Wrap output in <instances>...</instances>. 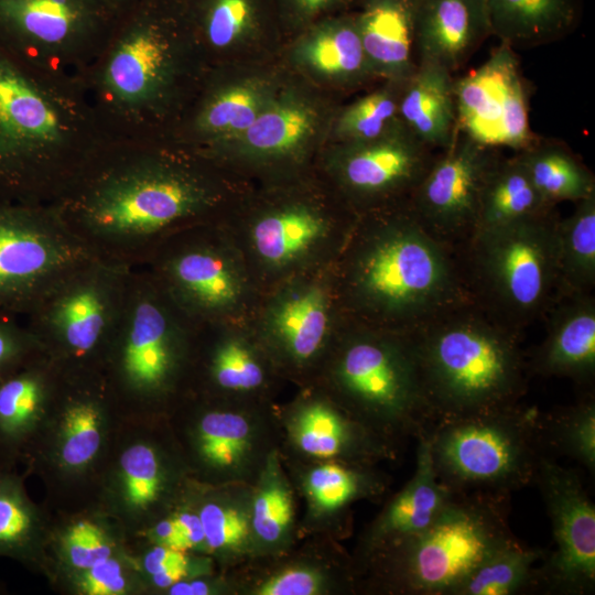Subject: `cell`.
I'll return each mask as SVG.
<instances>
[{"label":"cell","instance_id":"cell-21","mask_svg":"<svg viewBox=\"0 0 595 595\" xmlns=\"http://www.w3.org/2000/svg\"><path fill=\"white\" fill-rule=\"evenodd\" d=\"M64 383L61 371L41 350L0 377V466L8 467L28 442Z\"/></svg>","mask_w":595,"mask_h":595},{"label":"cell","instance_id":"cell-14","mask_svg":"<svg viewBox=\"0 0 595 595\" xmlns=\"http://www.w3.org/2000/svg\"><path fill=\"white\" fill-rule=\"evenodd\" d=\"M93 259L48 205L0 199V313L23 318Z\"/></svg>","mask_w":595,"mask_h":595},{"label":"cell","instance_id":"cell-44","mask_svg":"<svg viewBox=\"0 0 595 595\" xmlns=\"http://www.w3.org/2000/svg\"><path fill=\"white\" fill-rule=\"evenodd\" d=\"M205 544L212 549L240 545L248 536V521L236 508L219 502H207L198 511Z\"/></svg>","mask_w":595,"mask_h":595},{"label":"cell","instance_id":"cell-4","mask_svg":"<svg viewBox=\"0 0 595 595\" xmlns=\"http://www.w3.org/2000/svg\"><path fill=\"white\" fill-rule=\"evenodd\" d=\"M241 196L220 221L261 293L333 266L358 215L328 185Z\"/></svg>","mask_w":595,"mask_h":595},{"label":"cell","instance_id":"cell-11","mask_svg":"<svg viewBox=\"0 0 595 595\" xmlns=\"http://www.w3.org/2000/svg\"><path fill=\"white\" fill-rule=\"evenodd\" d=\"M425 435L439 479L456 494L504 493L534 478L533 424L513 405L439 420Z\"/></svg>","mask_w":595,"mask_h":595},{"label":"cell","instance_id":"cell-46","mask_svg":"<svg viewBox=\"0 0 595 595\" xmlns=\"http://www.w3.org/2000/svg\"><path fill=\"white\" fill-rule=\"evenodd\" d=\"M40 350L22 318L0 313V377Z\"/></svg>","mask_w":595,"mask_h":595},{"label":"cell","instance_id":"cell-31","mask_svg":"<svg viewBox=\"0 0 595 595\" xmlns=\"http://www.w3.org/2000/svg\"><path fill=\"white\" fill-rule=\"evenodd\" d=\"M559 296L588 294L595 284V193L558 220Z\"/></svg>","mask_w":595,"mask_h":595},{"label":"cell","instance_id":"cell-30","mask_svg":"<svg viewBox=\"0 0 595 595\" xmlns=\"http://www.w3.org/2000/svg\"><path fill=\"white\" fill-rule=\"evenodd\" d=\"M517 154L537 191L553 206L595 193L593 173L563 143L537 138Z\"/></svg>","mask_w":595,"mask_h":595},{"label":"cell","instance_id":"cell-38","mask_svg":"<svg viewBox=\"0 0 595 595\" xmlns=\"http://www.w3.org/2000/svg\"><path fill=\"white\" fill-rule=\"evenodd\" d=\"M249 441L247 419L227 409L207 411L198 426L199 450L215 466L230 467L244 455Z\"/></svg>","mask_w":595,"mask_h":595},{"label":"cell","instance_id":"cell-18","mask_svg":"<svg viewBox=\"0 0 595 595\" xmlns=\"http://www.w3.org/2000/svg\"><path fill=\"white\" fill-rule=\"evenodd\" d=\"M117 17L123 25L106 65L104 83L119 104L139 107L161 87L169 60V32L181 14L174 0H140Z\"/></svg>","mask_w":595,"mask_h":595},{"label":"cell","instance_id":"cell-51","mask_svg":"<svg viewBox=\"0 0 595 595\" xmlns=\"http://www.w3.org/2000/svg\"><path fill=\"white\" fill-rule=\"evenodd\" d=\"M153 534L159 544L182 551L187 549L175 517L163 519L158 522L153 529Z\"/></svg>","mask_w":595,"mask_h":595},{"label":"cell","instance_id":"cell-54","mask_svg":"<svg viewBox=\"0 0 595 595\" xmlns=\"http://www.w3.org/2000/svg\"><path fill=\"white\" fill-rule=\"evenodd\" d=\"M187 565H180L176 567H173L169 571H165L163 573L152 575L151 581L153 584L159 588H169L176 582L183 580L187 574Z\"/></svg>","mask_w":595,"mask_h":595},{"label":"cell","instance_id":"cell-6","mask_svg":"<svg viewBox=\"0 0 595 595\" xmlns=\"http://www.w3.org/2000/svg\"><path fill=\"white\" fill-rule=\"evenodd\" d=\"M331 399L383 425L424 432L431 420L405 334L346 318L313 383Z\"/></svg>","mask_w":595,"mask_h":595},{"label":"cell","instance_id":"cell-26","mask_svg":"<svg viewBox=\"0 0 595 595\" xmlns=\"http://www.w3.org/2000/svg\"><path fill=\"white\" fill-rule=\"evenodd\" d=\"M453 73L434 62H419L405 82L400 101L402 123L426 147L440 152L458 132Z\"/></svg>","mask_w":595,"mask_h":595},{"label":"cell","instance_id":"cell-7","mask_svg":"<svg viewBox=\"0 0 595 595\" xmlns=\"http://www.w3.org/2000/svg\"><path fill=\"white\" fill-rule=\"evenodd\" d=\"M66 121L46 90L0 50V199L48 204L84 164L66 150Z\"/></svg>","mask_w":595,"mask_h":595},{"label":"cell","instance_id":"cell-13","mask_svg":"<svg viewBox=\"0 0 595 595\" xmlns=\"http://www.w3.org/2000/svg\"><path fill=\"white\" fill-rule=\"evenodd\" d=\"M346 318L329 266L261 293L250 323L281 375L312 385Z\"/></svg>","mask_w":595,"mask_h":595},{"label":"cell","instance_id":"cell-49","mask_svg":"<svg viewBox=\"0 0 595 595\" xmlns=\"http://www.w3.org/2000/svg\"><path fill=\"white\" fill-rule=\"evenodd\" d=\"M353 0H275L279 14L296 23H305L337 9H344Z\"/></svg>","mask_w":595,"mask_h":595},{"label":"cell","instance_id":"cell-32","mask_svg":"<svg viewBox=\"0 0 595 595\" xmlns=\"http://www.w3.org/2000/svg\"><path fill=\"white\" fill-rule=\"evenodd\" d=\"M314 128V116L304 106L285 104L260 111L242 133V152L249 159L272 165L291 159Z\"/></svg>","mask_w":595,"mask_h":595},{"label":"cell","instance_id":"cell-34","mask_svg":"<svg viewBox=\"0 0 595 595\" xmlns=\"http://www.w3.org/2000/svg\"><path fill=\"white\" fill-rule=\"evenodd\" d=\"M305 47L310 64L326 75L355 80L372 73L354 14L326 18L313 28Z\"/></svg>","mask_w":595,"mask_h":595},{"label":"cell","instance_id":"cell-9","mask_svg":"<svg viewBox=\"0 0 595 595\" xmlns=\"http://www.w3.org/2000/svg\"><path fill=\"white\" fill-rule=\"evenodd\" d=\"M555 210L473 235L466 242L473 300L519 331L559 296Z\"/></svg>","mask_w":595,"mask_h":595},{"label":"cell","instance_id":"cell-43","mask_svg":"<svg viewBox=\"0 0 595 595\" xmlns=\"http://www.w3.org/2000/svg\"><path fill=\"white\" fill-rule=\"evenodd\" d=\"M293 516L288 489L279 480H269L257 494L252 509V527L264 542L279 541Z\"/></svg>","mask_w":595,"mask_h":595},{"label":"cell","instance_id":"cell-3","mask_svg":"<svg viewBox=\"0 0 595 595\" xmlns=\"http://www.w3.org/2000/svg\"><path fill=\"white\" fill-rule=\"evenodd\" d=\"M405 335L431 420L511 407L520 397L524 363L518 331L474 300Z\"/></svg>","mask_w":595,"mask_h":595},{"label":"cell","instance_id":"cell-48","mask_svg":"<svg viewBox=\"0 0 595 595\" xmlns=\"http://www.w3.org/2000/svg\"><path fill=\"white\" fill-rule=\"evenodd\" d=\"M322 587L320 574L310 569H289L261 584L259 595H314Z\"/></svg>","mask_w":595,"mask_h":595},{"label":"cell","instance_id":"cell-52","mask_svg":"<svg viewBox=\"0 0 595 595\" xmlns=\"http://www.w3.org/2000/svg\"><path fill=\"white\" fill-rule=\"evenodd\" d=\"M187 549L205 544V534L198 513L183 511L175 516Z\"/></svg>","mask_w":595,"mask_h":595},{"label":"cell","instance_id":"cell-10","mask_svg":"<svg viewBox=\"0 0 595 595\" xmlns=\"http://www.w3.org/2000/svg\"><path fill=\"white\" fill-rule=\"evenodd\" d=\"M196 325L250 321L261 292L220 223L167 238L145 266Z\"/></svg>","mask_w":595,"mask_h":595},{"label":"cell","instance_id":"cell-53","mask_svg":"<svg viewBox=\"0 0 595 595\" xmlns=\"http://www.w3.org/2000/svg\"><path fill=\"white\" fill-rule=\"evenodd\" d=\"M173 595H206L210 593L208 583L202 580H181L167 588Z\"/></svg>","mask_w":595,"mask_h":595},{"label":"cell","instance_id":"cell-55","mask_svg":"<svg viewBox=\"0 0 595 595\" xmlns=\"http://www.w3.org/2000/svg\"><path fill=\"white\" fill-rule=\"evenodd\" d=\"M111 17L123 13L140 0H96Z\"/></svg>","mask_w":595,"mask_h":595},{"label":"cell","instance_id":"cell-28","mask_svg":"<svg viewBox=\"0 0 595 595\" xmlns=\"http://www.w3.org/2000/svg\"><path fill=\"white\" fill-rule=\"evenodd\" d=\"M553 210L555 206L537 191L517 152L500 154L483 184L472 236Z\"/></svg>","mask_w":595,"mask_h":595},{"label":"cell","instance_id":"cell-50","mask_svg":"<svg viewBox=\"0 0 595 595\" xmlns=\"http://www.w3.org/2000/svg\"><path fill=\"white\" fill-rule=\"evenodd\" d=\"M187 559L184 551L166 545L158 544L147 552L143 558L144 571L150 575H156L180 565H186Z\"/></svg>","mask_w":595,"mask_h":595},{"label":"cell","instance_id":"cell-20","mask_svg":"<svg viewBox=\"0 0 595 595\" xmlns=\"http://www.w3.org/2000/svg\"><path fill=\"white\" fill-rule=\"evenodd\" d=\"M113 19L96 0H0V50L25 65L32 54L74 44Z\"/></svg>","mask_w":595,"mask_h":595},{"label":"cell","instance_id":"cell-39","mask_svg":"<svg viewBox=\"0 0 595 595\" xmlns=\"http://www.w3.org/2000/svg\"><path fill=\"white\" fill-rule=\"evenodd\" d=\"M259 112L257 90L248 86L231 87L208 102L199 117V127L216 136L242 134Z\"/></svg>","mask_w":595,"mask_h":595},{"label":"cell","instance_id":"cell-12","mask_svg":"<svg viewBox=\"0 0 595 595\" xmlns=\"http://www.w3.org/2000/svg\"><path fill=\"white\" fill-rule=\"evenodd\" d=\"M511 539L498 498L456 494L425 530L388 554L402 591L452 595L482 561Z\"/></svg>","mask_w":595,"mask_h":595},{"label":"cell","instance_id":"cell-27","mask_svg":"<svg viewBox=\"0 0 595 595\" xmlns=\"http://www.w3.org/2000/svg\"><path fill=\"white\" fill-rule=\"evenodd\" d=\"M491 35L508 47H533L572 33L583 0H487Z\"/></svg>","mask_w":595,"mask_h":595},{"label":"cell","instance_id":"cell-15","mask_svg":"<svg viewBox=\"0 0 595 595\" xmlns=\"http://www.w3.org/2000/svg\"><path fill=\"white\" fill-rule=\"evenodd\" d=\"M437 152L402 121L385 136L347 143L327 166L328 185L359 216L409 202Z\"/></svg>","mask_w":595,"mask_h":595},{"label":"cell","instance_id":"cell-33","mask_svg":"<svg viewBox=\"0 0 595 595\" xmlns=\"http://www.w3.org/2000/svg\"><path fill=\"white\" fill-rule=\"evenodd\" d=\"M316 387V386H314ZM315 396L304 399L295 418V439L300 448L315 457H334L348 451H364L363 431L340 414L318 387Z\"/></svg>","mask_w":595,"mask_h":595},{"label":"cell","instance_id":"cell-17","mask_svg":"<svg viewBox=\"0 0 595 595\" xmlns=\"http://www.w3.org/2000/svg\"><path fill=\"white\" fill-rule=\"evenodd\" d=\"M538 480L552 526L555 549L541 578L555 591L587 594L595 585V507L578 476L539 457Z\"/></svg>","mask_w":595,"mask_h":595},{"label":"cell","instance_id":"cell-29","mask_svg":"<svg viewBox=\"0 0 595 595\" xmlns=\"http://www.w3.org/2000/svg\"><path fill=\"white\" fill-rule=\"evenodd\" d=\"M106 390L101 380L66 381L61 392V462L82 469L96 457L102 441Z\"/></svg>","mask_w":595,"mask_h":595},{"label":"cell","instance_id":"cell-36","mask_svg":"<svg viewBox=\"0 0 595 595\" xmlns=\"http://www.w3.org/2000/svg\"><path fill=\"white\" fill-rule=\"evenodd\" d=\"M41 529L40 516L20 478L0 466V556L33 560Z\"/></svg>","mask_w":595,"mask_h":595},{"label":"cell","instance_id":"cell-19","mask_svg":"<svg viewBox=\"0 0 595 595\" xmlns=\"http://www.w3.org/2000/svg\"><path fill=\"white\" fill-rule=\"evenodd\" d=\"M283 377L250 321L197 325L191 381L216 398L266 396Z\"/></svg>","mask_w":595,"mask_h":595},{"label":"cell","instance_id":"cell-41","mask_svg":"<svg viewBox=\"0 0 595 595\" xmlns=\"http://www.w3.org/2000/svg\"><path fill=\"white\" fill-rule=\"evenodd\" d=\"M556 445L583 464L595 469V403L586 400L562 413L552 424Z\"/></svg>","mask_w":595,"mask_h":595},{"label":"cell","instance_id":"cell-5","mask_svg":"<svg viewBox=\"0 0 595 595\" xmlns=\"http://www.w3.org/2000/svg\"><path fill=\"white\" fill-rule=\"evenodd\" d=\"M196 327L147 268H132L102 368L105 390L142 401L178 392L191 382Z\"/></svg>","mask_w":595,"mask_h":595},{"label":"cell","instance_id":"cell-8","mask_svg":"<svg viewBox=\"0 0 595 595\" xmlns=\"http://www.w3.org/2000/svg\"><path fill=\"white\" fill-rule=\"evenodd\" d=\"M131 269L93 259L56 283L22 318L66 381L101 379Z\"/></svg>","mask_w":595,"mask_h":595},{"label":"cell","instance_id":"cell-22","mask_svg":"<svg viewBox=\"0 0 595 595\" xmlns=\"http://www.w3.org/2000/svg\"><path fill=\"white\" fill-rule=\"evenodd\" d=\"M490 35L487 0L420 1L418 62H434L453 73Z\"/></svg>","mask_w":595,"mask_h":595},{"label":"cell","instance_id":"cell-2","mask_svg":"<svg viewBox=\"0 0 595 595\" xmlns=\"http://www.w3.org/2000/svg\"><path fill=\"white\" fill-rule=\"evenodd\" d=\"M454 255L422 225L409 202L359 215L333 264L346 317L408 334L472 301Z\"/></svg>","mask_w":595,"mask_h":595},{"label":"cell","instance_id":"cell-45","mask_svg":"<svg viewBox=\"0 0 595 595\" xmlns=\"http://www.w3.org/2000/svg\"><path fill=\"white\" fill-rule=\"evenodd\" d=\"M64 547L68 562L79 571L112 556L108 537L88 520L77 521L67 529Z\"/></svg>","mask_w":595,"mask_h":595},{"label":"cell","instance_id":"cell-23","mask_svg":"<svg viewBox=\"0 0 595 595\" xmlns=\"http://www.w3.org/2000/svg\"><path fill=\"white\" fill-rule=\"evenodd\" d=\"M420 1L361 0L354 18L372 73L407 82L415 72Z\"/></svg>","mask_w":595,"mask_h":595},{"label":"cell","instance_id":"cell-1","mask_svg":"<svg viewBox=\"0 0 595 595\" xmlns=\"http://www.w3.org/2000/svg\"><path fill=\"white\" fill-rule=\"evenodd\" d=\"M240 197L212 171L141 158L89 161L46 205L96 259L139 268L174 234L220 223Z\"/></svg>","mask_w":595,"mask_h":595},{"label":"cell","instance_id":"cell-42","mask_svg":"<svg viewBox=\"0 0 595 595\" xmlns=\"http://www.w3.org/2000/svg\"><path fill=\"white\" fill-rule=\"evenodd\" d=\"M364 474L335 463L315 467L309 475L307 489L321 509L333 511L344 507L370 487Z\"/></svg>","mask_w":595,"mask_h":595},{"label":"cell","instance_id":"cell-16","mask_svg":"<svg viewBox=\"0 0 595 595\" xmlns=\"http://www.w3.org/2000/svg\"><path fill=\"white\" fill-rule=\"evenodd\" d=\"M500 154L458 129L413 191L409 205L415 216L452 248L469 240L483 184Z\"/></svg>","mask_w":595,"mask_h":595},{"label":"cell","instance_id":"cell-37","mask_svg":"<svg viewBox=\"0 0 595 595\" xmlns=\"http://www.w3.org/2000/svg\"><path fill=\"white\" fill-rule=\"evenodd\" d=\"M405 82L389 80L385 88L354 102L342 115L338 133L346 143L378 139L400 122L399 101Z\"/></svg>","mask_w":595,"mask_h":595},{"label":"cell","instance_id":"cell-47","mask_svg":"<svg viewBox=\"0 0 595 595\" xmlns=\"http://www.w3.org/2000/svg\"><path fill=\"white\" fill-rule=\"evenodd\" d=\"M82 573L79 587L88 595H119L128 586L121 563L112 556L95 563Z\"/></svg>","mask_w":595,"mask_h":595},{"label":"cell","instance_id":"cell-35","mask_svg":"<svg viewBox=\"0 0 595 595\" xmlns=\"http://www.w3.org/2000/svg\"><path fill=\"white\" fill-rule=\"evenodd\" d=\"M541 552L522 547L515 538L491 552L452 592V595H510L536 577Z\"/></svg>","mask_w":595,"mask_h":595},{"label":"cell","instance_id":"cell-40","mask_svg":"<svg viewBox=\"0 0 595 595\" xmlns=\"http://www.w3.org/2000/svg\"><path fill=\"white\" fill-rule=\"evenodd\" d=\"M122 494L133 509H145L158 498L162 473L154 450L142 443L129 446L120 458Z\"/></svg>","mask_w":595,"mask_h":595},{"label":"cell","instance_id":"cell-24","mask_svg":"<svg viewBox=\"0 0 595 595\" xmlns=\"http://www.w3.org/2000/svg\"><path fill=\"white\" fill-rule=\"evenodd\" d=\"M437 477L429 441L423 432L416 448L415 470L402 490L388 504L369 536L372 550L390 552L425 530L454 499Z\"/></svg>","mask_w":595,"mask_h":595},{"label":"cell","instance_id":"cell-25","mask_svg":"<svg viewBox=\"0 0 595 595\" xmlns=\"http://www.w3.org/2000/svg\"><path fill=\"white\" fill-rule=\"evenodd\" d=\"M534 368L545 376L589 380L595 372V300L588 294L559 298Z\"/></svg>","mask_w":595,"mask_h":595}]
</instances>
